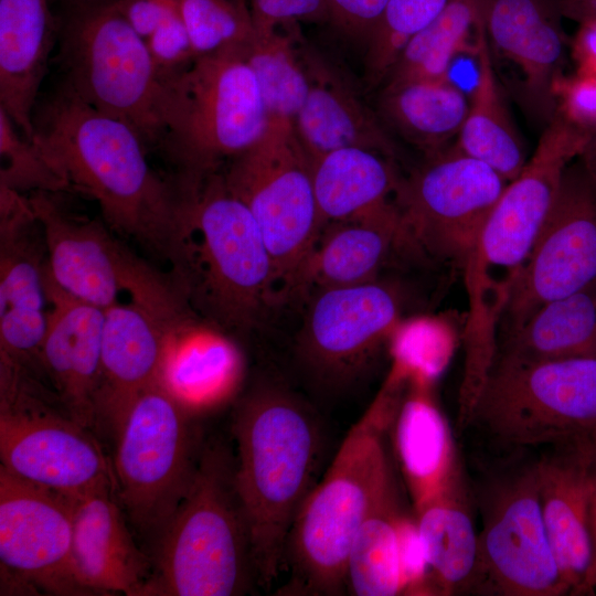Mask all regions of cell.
I'll use <instances>...</instances> for the list:
<instances>
[{
	"label": "cell",
	"mask_w": 596,
	"mask_h": 596,
	"mask_svg": "<svg viewBox=\"0 0 596 596\" xmlns=\"http://www.w3.org/2000/svg\"><path fill=\"white\" fill-rule=\"evenodd\" d=\"M188 265L179 287L215 327L246 331L278 301L274 263L248 207L222 172L187 198Z\"/></svg>",
	"instance_id": "cell-6"
},
{
	"label": "cell",
	"mask_w": 596,
	"mask_h": 596,
	"mask_svg": "<svg viewBox=\"0 0 596 596\" xmlns=\"http://www.w3.org/2000/svg\"><path fill=\"white\" fill-rule=\"evenodd\" d=\"M145 42L162 83L181 75L196 58L179 12L162 22Z\"/></svg>",
	"instance_id": "cell-41"
},
{
	"label": "cell",
	"mask_w": 596,
	"mask_h": 596,
	"mask_svg": "<svg viewBox=\"0 0 596 596\" xmlns=\"http://www.w3.org/2000/svg\"><path fill=\"white\" fill-rule=\"evenodd\" d=\"M40 380L0 358V466L66 497L115 487L113 462L93 430L76 422Z\"/></svg>",
	"instance_id": "cell-10"
},
{
	"label": "cell",
	"mask_w": 596,
	"mask_h": 596,
	"mask_svg": "<svg viewBox=\"0 0 596 596\" xmlns=\"http://www.w3.org/2000/svg\"><path fill=\"white\" fill-rule=\"evenodd\" d=\"M187 304L167 320L159 381L185 407L217 400L234 383L238 355L225 337L190 317Z\"/></svg>",
	"instance_id": "cell-29"
},
{
	"label": "cell",
	"mask_w": 596,
	"mask_h": 596,
	"mask_svg": "<svg viewBox=\"0 0 596 596\" xmlns=\"http://www.w3.org/2000/svg\"><path fill=\"white\" fill-rule=\"evenodd\" d=\"M104 309L98 428L116 436L132 401L159 381L167 320L185 299L172 286Z\"/></svg>",
	"instance_id": "cell-20"
},
{
	"label": "cell",
	"mask_w": 596,
	"mask_h": 596,
	"mask_svg": "<svg viewBox=\"0 0 596 596\" xmlns=\"http://www.w3.org/2000/svg\"><path fill=\"white\" fill-rule=\"evenodd\" d=\"M255 28H278L298 20L328 21L327 0H246Z\"/></svg>",
	"instance_id": "cell-44"
},
{
	"label": "cell",
	"mask_w": 596,
	"mask_h": 596,
	"mask_svg": "<svg viewBox=\"0 0 596 596\" xmlns=\"http://www.w3.org/2000/svg\"><path fill=\"white\" fill-rule=\"evenodd\" d=\"M594 436H595V439H596V430L594 432Z\"/></svg>",
	"instance_id": "cell-51"
},
{
	"label": "cell",
	"mask_w": 596,
	"mask_h": 596,
	"mask_svg": "<svg viewBox=\"0 0 596 596\" xmlns=\"http://www.w3.org/2000/svg\"><path fill=\"white\" fill-rule=\"evenodd\" d=\"M33 126L35 142L71 191L94 200L113 232L168 262L180 283L190 241L187 200L172 178L151 167L138 131L61 84L38 103Z\"/></svg>",
	"instance_id": "cell-1"
},
{
	"label": "cell",
	"mask_w": 596,
	"mask_h": 596,
	"mask_svg": "<svg viewBox=\"0 0 596 596\" xmlns=\"http://www.w3.org/2000/svg\"><path fill=\"white\" fill-rule=\"evenodd\" d=\"M50 0H0V106L34 140L39 91L56 46Z\"/></svg>",
	"instance_id": "cell-26"
},
{
	"label": "cell",
	"mask_w": 596,
	"mask_h": 596,
	"mask_svg": "<svg viewBox=\"0 0 596 596\" xmlns=\"http://www.w3.org/2000/svg\"><path fill=\"white\" fill-rule=\"evenodd\" d=\"M592 354H596V281L538 308L521 327L498 340L496 352L519 360Z\"/></svg>",
	"instance_id": "cell-34"
},
{
	"label": "cell",
	"mask_w": 596,
	"mask_h": 596,
	"mask_svg": "<svg viewBox=\"0 0 596 596\" xmlns=\"http://www.w3.org/2000/svg\"><path fill=\"white\" fill-rule=\"evenodd\" d=\"M483 4L485 0H449L441 12L406 43L387 73L384 86L449 77L458 55L477 53Z\"/></svg>",
	"instance_id": "cell-35"
},
{
	"label": "cell",
	"mask_w": 596,
	"mask_h": 596,
	"mask_svg": "<svg viewBox=\"0 0 596 596\" xmlns=\"http://www.w3.org/2000/svg\"><path fill=\"white\" fill-rule=\"evenodd\" d=\"M0 185L23 194L71 192L42 148L26 138L0 106Z\"/></svg>",
	"instance_id": "cell-40"
},
{
	"label": "cell",
	"mask_w": 596,
	"mask_h": 596,
	"mask_svg": "<svg viewBox=\"0 0 596 596\" xmlns=\"http://www.w3.org/2000/svg\"><path fill=\"white\" fill-rule=\"evenodd\" d=\"M550 447L535 462L541 511L570 595H581L592 553L596 439L593 433Z\"/></svg>",
	"instance_id": "cell-22"
},
{
	"label": "cell",
	"mask_w": 596,
	"mask_h": 596,
	"mask_svg": "<svg viewBox=\"0 0 596 596\" xmlns=\"http://www.w3.org/2000/svg\"><path fill=\"white\" fill-rule=\"evenodd\" d=\"M46 246L29 195L0 185V356L43 375Z\"/></svg>",
	"instance_id": "cell-19"
},
{
	"label": "cell",
	"mask_w": 596,
	"mask_h": 596,
	"mask_svg": "<svg viewBox=\"0 0 596 596\" xmlns=\"http://www.w3.org/2000/svg\"><path fill=\"white\" fill-rule=\"evenodd\" d=\"M461 475L415 509L432 585L441 595L468 592L478 555V533Z\"/></svg>",
	"instance_id": "cell-31"
},
{
	"label": "cell",
	"mask_w": 596,
	"mask_h": 596,
	"mask_svg": "<svg viewBox=\"0 0 596 596\" xmlns=\"http://www.w3.org/2000/svg\"><path fill=\"white\" fill-rule=\"evenodd\" d=\"M581 156L585 160L589 169L593 171V173L596 175V136L592 139V141L588 143L585 151Z\"/></svg>",
	"instance_id": "cell-49"
},
{
	"label": "cell",
	"mask_w": 596,
	"mask_h": 596,
	"mask_svg": "<svg viewBox=\"0 0 596 596\" xmlns=\"http://www.w3.org/2000/svg\"><path fill=\"white\" fill-rule=\"evenodd\" d=\"M47 328L41 366L58 401L81 425L98 428L104 309L58 288L46 273Z\"/></svg>",
	"instance_id": "cell-23"
},
{
	"label": "cell",
	"mask_w": 596,
	"mask_h": 596,
	"mask_svg": "<svg viewBox=\"0 0 596 596\" xmlns=\"http://www.w3.org/2000/svg\"><path fill=\"white\" fill-rule=\"evenodd\" d=\"M298 51L309 85L294 128L309 160L345 147L366 148L393 158L395 147L383 123L350 82L315 51Z\"/></svg>",
	"instance_id": "cell-25"
},
{
	"label": "cell",
	"mask_w": 596,
	"mask_h": 596,
	"mask_svg": "<svg viewBox=\"0 0 596 596\" xmlns=\"http://www.w3.org/2000/svg\"><path fill=\"white\" fill-rule=\"evenodd\" d=\"M222 175L262 232L275 267L278 301L297 297L322 224L310 160L294 124L268 121L263 136L230 160Z\"/></svg>",
	"instance_id": "cell-11"
},
{
	"label": "cell",
	"mask_w": 596,
	"mask_h": 596,
	"mask_svg": "<svg viewBox=\"0 0 596 596\" xmlns=\"http://www.w3.org/2000/svg\"><path fill=\"white\" fill-rule=\"evenodd\" d=\"M71 497L28 482L0 466L1 568L52 595H88L72 567Z\"/></svg>",
	"instance_id": "cell-18"
},
{
	"label": "cell",
	"mask_w": 596,
	"mask_h": 596,
	"mask_svg": "<svg viewBox=\"0 0 596 596\" xmlns=\"http://www.w3.org/2000/svg\"><path fill=\"white\" fill-rule=\"evenodd\" d=\"M407 246L396 203L383 211L326 225L302 269L299 295L310 288L377 279L391 253Z\"/></svg>",
	"instance_id": "cell-27"
},
{
	"label": "cell",
	"mask_w": 596,
	"mask_h": 596,
	"mask_svg": "<svg viewBox=\"0 0 596 596\" xmlns=\"http://www.w3.org/2000/svg\"><path fill=\"white\" fill-rule=\"evenodd\" d=\"M562 15L577 22L586 19L596 20V0H557Z\"/></svg>",
	"instance_id": "cell-48"
},
{
	"label": "cell",
	"mask_w": 596,
	"mask_h": 596,
	"mask_svg": "<svg viewBox=\"0 0 596 596\" xmlns=\"http://www.w3.org/2000/svg\"><path fill=\"white\" fill-rule=\"evenodd\" d=\"M117 11L145 40L179 12L178 0H111Z\"/></svg>",
	"instance_id": "cell-45"
},
{
	"label": "cell",
	"mask_w": 596,
	"mask_h": 596,
	"mask_svg": "<svg viewBox=\"0 0 596 596\" xmlns=\"http://www.w3.org/2000/svg\"><path fill=\"white\" fill-rule=\"evenodd\" d=\"M115 438L116 497L139 532L158 540L195 468L187 407L157 381L132 401Z\"/></svg>",
	"instance_id": "cell-12"
},
{
	"label": "cell",
	"mask_w": 596,
	"mask_h": 596,
	"mask_svg": "<svg viewBox=\"0 0 596 596\" xmlns=\"http://www.w3.org/2000/svg\"><path fill=\"white\" fill-rule=\"evenodd\" d=\"M260 91L267 121L294 124L308 92V77L291 38L278 28H255L243 47Z\"/></svg>",
	"instance_id": "cell-37"
},
{
	"label": "cell",
	"mask_w": 596,
	"mask_h": 596,
	"mask_svg": "<svg viewBox=\"0 0 596 596\" xmlns=\"http://www.w3.org/2000/svg\"><path fill=\"white\" fill-rule=\"evenodd\" d=\"M469 98L450 77L383 86L381 121L427 156L449 146L462 127Z\"/></svg>",
	"instance_id": "cell-33"
},
{
	"label": "cell",
	"mask_w": 596,
	"mask_h": 596,
	"mask_svg": "<svg viewBox=\"0 0 596 596\" xmlns=\"http://www.w3.org/2000/svg\"><path fill=\"white\" fill-rule=\"evenodd\" d=\"M468 427L497 446H552L596 430V354L519 360L496 356Z\"/></svg>",
	"instance_id": "cell-9"
},
{
	"label": "cell",
	"mask_w": 596,
	"mask_h": 596,
	"mask_svg": "<svg viewBox=\"0 0 596 596\" xmlns=\"http://www.w3.org/2000/svg\"><path fill=\"white\" fill-rule=\"evenodd\" d=\"M596 281V175L582 156L563 174L560 190L509 296L498 340L544 304Z\"/></svg>",
	"instance_id": "cell-15"
},
{
	"label": "cell",
	"mask_w": 596,
	"mask_h": 596,
	"mask_svg": "<svg viewBox=\"0 0 596 596\" xmlns=\"http://www.w3.org/2000/svg\"><path fill=\"white\" fill-rule=\"evenodd\" d=\"M243 47L199 56L163 83V134L157 150L172 167L184 198L266 130L259 86Z\"/></svg>",
	"instance_id": "cell-5"
},
{
	"label": "cell",
	"mask_w": 596,
	"mask_h": 596,
	"mask_svg": "<svg viewBox=\"0 0 596 596\" xmlns=\"http://www.w3.org/2000/svg\"><path fill=\"white\" fill-rule=\"evenodd\" d=\"M235 482L249 528L258 585L269 588L284 566L294 520L313 488L320 450L315 416L292 394L263 386L236 409Z\"/></svg>",
	"instance_id": "cell-3"
},
{
	"label": "cell",
	"mask_w": 596,
	"mask_h": 596,
	"mask_svg": "<svg viewBox=\"0 0 596 596\" xmlns=\"http://www.w3.org/2000/svg\"><path fill=\"white\" fill-rule=\"evenodd\" d=\"M477 78L456 146L487 163L508 182L528 162L525 148L503 98L481 18L477 35Z\"/></svg>",
	"instance_id": "cell-32"
},
{
	"label": "cell",
	"mask_w": 596,
	"mask_h": 596,
	"mask_svg": "<svg viewBox=\"0 0 596 596\" xmlns=\"http://www.w3.org/2000/svg\"><path fill=\"white\" fill-rule=\"evenodd\" d=\"M395 487L362 523L349 553L345 590L355 596L405 594L401 561L400 521Z\"/></svg>",
	"instance_id": "cell-36"
},
{
	"label": "cell",
	"mask_w": 596,
	"mask_h": 596,
	"mask_svg": "<svg viewBox=\"0 0 596 596\" xmlns=\"http://www.w3.org/2000/svg\"><path fill=\"white\" fill-rule=\"evenodd\" d=\"M258 585L235 458L221 444L198 454L189 489L157 540L140 596H233Z\"/></svg>",
	"instance_id": "cell-4"
},
{
	"label": "cell",
	"mask_w": 596,
	"mask_h": 596,
	"mask_svg": "<svg viewBox=\"0 0 596 596\" xmlns=\"http://www.w3.org/2000/svg\"><path fill=\"white\" fill-rule=\"evenodd\" d=\"M407 389L389 374L352 426L322 479L302 502L287 538L286 595H337L345 590L353 541L376 503L395 487L384 437Z\"/></svg>",
	"instance_id": "cell-2"
},
{
	"label": "cell",
	"mask_w": 596,
	"mask_h": 596,
	"mask_svg": "<svg viewBox=\"0 0 596 596\" xmlns=\"http://www.w3.org/2000/svg\"><path fill=\"white\" fill-rule=\"evenodd\" d=\"M64 4L82 3V2H94V1H106V0H60Z\"/></svg>",
	"instance_id": "cell-50"
},
{
	"label": "cell",
	"mask_w": 596,
	"mask_h": 596,
	"mask_svg": "<svg viewBox=\"0 0 596 596\" xmlns=\"http://www.w3.org/2000/svg\"><path fill=\"white\" fill-rule=\"evenodd\" d=\"M578 29L571 40V54L576 73L596 76V20L578 22Z\"/></svg>",
	"instance_id": "cell-46"
},
{
	"label": "cell",
	"mask_w": 596,
	"mask_h": 596,
	"mask_svg": "<svg viewBox=\"0 0 596 596\" xmlns=\"http://www.w3.org/2000/svg\"><path fill=\"white\" fill-rule=\"evenodd\" d=\"M391 159L375 150L345 147L310 160L322 228L395 204L390 196L396 194L401 179Z\"/></svg>",
	"instance_id": "cell-30"
},
{
	"label": "cell",
	"mask_w": 596,
	"mask_h": 596,
	"mask_svg": "<svg viewBox=\"0 0 596 596\" xmlns=\"http://www.w3.org/2000/svg\"><path fill=\"white\" fill-rule=\"evenodd\" d=\"M556 115L571 125L596 135V76L562 75L553 88Z\"/></svg>",
	"instance_id": "cell-42"
},
{
	"label": "cell",
	"mask_w": 596,
	"mask_h": 596,
	"mask_svg": "<svg viewBox=\"0 0 596 596\" xmlns=\"http://www.w3.org/2000/svg\"><path fill=\"white\" fill-rule=\"evenodd\" d=\"M61 85L95 109L134 127L149 150L163 134L164 84L145 40L111 0L66 4L58 18Z\"/></svg>",
	"instance_id": "cell-8"
},
{
	"label": "cell",
	"mask_w": 596,
	"mask_h": 596,
	"mask_svg": "<svg viewBox=\"0 0 596 596\" xmlns=\"http://www.w3.org/2000/svg\"><path fill=\"white\" fill-rule=\"evenodd\" d=\"M561 15L557 0H485L482 10L491 53L513 67L519 103L545 125L557 113L553 88L566 61Z\"/></svg>",
	"instance_id": "cell-21"
},
{
	"label": "cell",
	"mask_w": 596,
	"mask_h": 596,
	"mask_svg": "<svg viewBox=\"0 0 596 596\" xmlns=\"http://www.w3.org/2000/svg\"><path fill=\"white\" fill-rule=\"evenodd\" d=\"M178 9L196 57L245 46L254 36L246 0H178Z\"/></svg>",
	"instance_id": "cell-38"
},
{
	"label": "cell",
	"mask_w": 596,
	"mask_h": 596,
	"mask_svg": "<svg viewBox=\"0 0 596 596\" xmlns=\"http://www.w3.org/2000/svg\"><path fill=\"white\" fill-rule=\"evenodd\" d=\"M449 0H389L382 20L370 39L365 79L370 86L384 82L406 43L447 6Z\"/></svg>",
	"instance_id": "cell-39"
},
{
	"label": "cell",
	"mask_w": 596,
	"mask_h": 596,
	"mask_svg": "<svg viewBox=\"0 0 596 596\" xmlns=\"http://www.w3.org/2000/svg\"><path fill=\"white\" fill-rule=\"evenodd\" d=\"M328 21L343 34L369 43L389 0H327Z\"/></svg>",
	"instance_id": "cell-43"
},
{
	"label": "cell",
	"mask_w": 596,
	"mask_h": 596,
	"mask_svg": "<svg viewBox=\"0 0 596 596\" xmlns=\"http://www.w3.org/2000/svg\"><path fill=\"white\" fill-rule=\"evenodd\" d=\"M58 194H28L46 246V273L58 288L106 309L124 292L143 294L164 280L123 246L108 226L70 211Z\"/></svg>",
	"instance_id": "cell-16"
},
{
	"label": "cell",
	"mask_w": 596,
	"mask_h": 596,
	"mask_svg": "<svg viewBox=\"0 0 596 596\" xmlns=\"http://www.w3.org/2000/svg\"><path fill=\"white\" fill-rule=\"evenodd\" d=\"M72 567L88 595L140 596L152 562L136 545L114 486L71 497Z\"/></svg>",
	"instance_id": "cell-24"
},
{
	"label": "cell",
	"mask_w": 596,
	"mask_h": 596,
	"mask_svg": "<svg viewBox=\"0 0 596 596\" xmlns=\"http://www.w3.org/2000/svg\"><path fill=\"white\" fill-rule=\"evenodd\" d=\"M428 386L408 381L390 427L414 509L460 473L450 428L430 398Z\"/></svg>",
	"instance_id": "cell-28"
},
{
	"label": "cell",
	"mask_w": 596,
	"mask_h": 596,
	"mask_svg": "<svg viewBox=\"0 0 596 596\" xmlns=\"http://www.w3.org/2000/svg\"><path fill=\"white\" fill-rule=\"evenodd\" d=\"M595 136L558 115L545 126L522 171L487 216L465 270L469 330L491 332L557 196L567 166Z\"/></svg>",
	"instance_id": "cell-7"
},
{
	"label": "cell",
	"mask_w": 596,
	"mask_h": 596,
	"mask_svg": "<svg viewBox=\"0 0 596 596\" xmlns=\"http://www.w3.org/2000/svg\"><path fill=\"white\" fill-rule=\"evenodd\" d=\"M468 592L498 596L570 594L541 511L535 462L490 485Z\"/></svg>",
	"instance_id": "cell-14"
},
{
	"label": "cell",
	"mask_w": 596,
	"mask_h": 596,
	"mask_svg": "<svg viewBox=\"0 0 596 596\" xmlns=\"http://www.w3.org/2000/svg\"><path fill=\"white\" fill-rule=\"evenodd\" d=\"M507 184L456 145L428 156L395 194L407 246L464 268Z\"/></svg>",
	"instance_id": "cell-13"
},
{
	"label": "cell",
	"mask_w": 596,
	"mask_h": 596,
	"mask_svg": "<svg viewBox=\"0 0 596 596\" xmlns=\"http://www.w3.org/2000/svg\"><path fill=\"white\" fill-rule=\"evenodd\" d=\"M589 533H590V561L586 571L581 595H593L596 590V472H595V487L593 492L590 517H589Z\"/></svg>",
	"instance_id": "cell-47"
},
{
	"label": "cell",
	"mask_w": 596,
	"mask_h": 596,
	"mask_svg": "<svg viewBox=\"0 0 596 596\" xmlns=\"http://www.w3.org/2000/svg\"><path fill=\"white\" fill-rule=\"evenodd\" d=\"M403 296L379 279L313 294L298 336L306 362L330 381L349 380L401 324Z\"/></svg>",
	"instance_id": "cell-17"
}]
</instances>
